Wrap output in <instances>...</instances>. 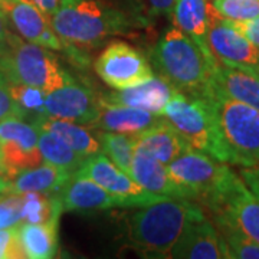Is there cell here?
<instances>
[{"mask_svg":"<svg viewBox=\"0 0 259 259\" xmlns=\"http://www.w3.org/2000/svg\"><path fill=\"white\" fill-rule=\"evenodd\" d=\"M151 64L158 76L189 97H204L210 91L218 59L175 25L158 39L151 51Z\"/></svg>","mask_w":259,"mask_h":259,"instance_id":"6da1fadb","label":"cell"},{"mask_svg":"<svg viewBox=\"0 0 259 259\" xmlns=\"http://www.w3.org/2000/svg\"><path fill=\"white\" fill-rule=\"evenodd\" d=\"M204 218L192 199H163L128 218L130 245L146 258H170L179 236L189 223Z\"/></svg>","mask_w":259,"mask_h":259,"instance_id":"7a4b0ae2","label":"cell"},{"mask_svg":"<svg viewBox=\"0 0 259 259\" xmlns=\"http://www.w3.org/2000/svg\"><path fill=\"white\" fill-rule=\"evenodd\" d=\"M51 22L66 47H95L130 28L121 12L98 0H61Z\"/></svg>","mask_w":259,"mask_h":259,"instance_id":"3957f363","label":"cell"},{"mask_svg":"<svg viewBox=\"0 0 259 259\" xmlns=\"http://www.w3.org/2000/svg\"><path fill=\"white\" fill-rule=\"evenodd\" d=\"M204 97L212 105L229 164L259 167V110L225 95L213 85Z\"/></svg>","mask_w":259,"mask_h":259,"instance_id":"277c9868","label":"cell"},{"mask_svg":"<svg viewBox=\"0 0 259 259\" xmlns=\"http://www.w3.org/2000/svg\"><path fill=\"white\" fill-rule=\"evenodd\" d=\"M160 115L176 130L194 150L229 164V156L206 97H189L177 91Z\"/></svg>","mask_w":259,"mask_h":259,"instance_id":"5b68a950","label":"cell"},{"mask_svg":"<svg viewBox=\"0 0 259 259\" xmlns=\"http://www.w3.org/2000/svg\"><path fill=\"white\" fill-rule=\"evenodd\" d=\"M0 69L9 82L30 85L45 93L72 81L48 48L19 36L13 39L9 51L0 55Z\"/></svg>","mask_w":259,"mask_h":259,"instance_id":"8992f818","label":"cell"},{"mask_svg":"<svg viewBox=\"0 0 259 259\" xmlns=\"http://www.w3.org/2000/svg\"><path fill=\"white\" fill-rule=\"evenodd\" d=\"M168 173L194 202L206 204L236 175L229 164L189 147L168 164Z\"/></svg>","mask_w":259,"mask_h":259,"instance_id":"52a82bcc","label":"cell"},{"mask_svg":"<svg viewBox=\"0 0 259 259\" xmlns=\"http://www.w3.org/2000/svg\"><path fill=\"white\" fill-rule=\"evenodd\" d=\"M218 228H232L259 243V199L243 179L235 175L229 185L204 204Z\"/></svg>","mask_w":259,"mask_h":259,"instance_id":"ba28073f","label":"cell"},{"mask_svg":"<svg viewBox=\"0 0 259 259\" xmlns=\"http://www.w3.org/2000/svg\"><path fill=\"white\" fill-rule=\"evenodd\" d=\"M75 176L88 177L98 183L118 200L120 207H144L166 199L143 189L128 173L122 171L102 153L87 158Z\"/></svg>","mask_w":259,"mask_h":259,"instance_id":"9c48e42d","label":"cell"},{"mask_svg":"<svg viewBox=\"0 0 259 259\" xmlns=\"http://www.w3.org/2000/svg\"><path fill=\"white\" fill-rule=\"evenodd\" d=\"M37 139L39 133L29 121L22 118L0 121V156L5 168V176L0 182L44 163Z\"/></svg>","mask_w":259,"mask_h":259,"instance_id":"30bf717a","label":"cell"},{"mask_svg":"<svg viewBox=\"0 0 259 259\" xmlns=\"http://www.w3.org/2000/svg\"><path fill=\"white\" fill-rule=\"evenodd\" d=\"M94 69L114 90L130 88L154 76L147 59L125 42L110 44L95 61Z\"/></svg>","mask_w":259,"mask_h":259,"instance_id":"8fae6325","label":"cell"},{"mask_svg":"<svg viewBox=\"0 0 259 259\" xmlns=\"http://www.w3.org/2000/svg\"><path fill=\"white\" fill-rule=\"evenodd\" d=\"M100 107V100L85 85L72 79L47 93L42 115L91 125L98 117Z\"/></svg>","mask_w":259,"mask_h":259,"instance_id":"7c38bea8","label":"cell"},{"mask_svg":"<svg viewBox=\"0 0 259 259\" xmlns=\"http://www.w3.org/2000/svg\"><path fill=\"white\" fill-rule=\"evenodd\" d=\"M3 10L22 39L51 51H64L65 44L52 26L51 16L45 15L29 0H0Z\"/></svg>","mask_w":259,"mask_h":259,"instance_id":"4fadbf2b","label":"cell"},{"mask_svg":"<svg viewBox=\"0 0 259 259\" xmlns=\"http://www.w3.org/2000/svg\"><path fill=\"white\" fill-rule=\"evenodd\" d=\"M207 47L218 61L255 69L259 66V48L239 33L216 12L207 30Z\"/></svg>","mask_w":259,"mask_h":259,"instance_id":"5bb4252c","label":"cell"},{"mask_svg":"<svg viewBox=\"0 0 259 259\" xmlns=\"http://www.w3.org/2000/svg\"><path fill=\"white\" fill-rule=\"evenodd\" d=\"M173 259H231L221 231L206 216L189 223L170 252Z\"/></svg>","mask_w":259,"mask_h":259,"instance_id":"9a60e30c","label":"cell"},{"mask_svg":"<svg viewBox=\"0 0 259 259\" xmlns=\"http://www.w3.org/2000/svg\"><path fill=\"white\" fill-rule=\"evenodd\" d=\"M130 176L150 193L166 199H190L189 193L168 173V167L146 151L136 148Z\"/></svg>","mask_w":259,"mask_h":259,"instance_id":"2e32d148","label":"cell"},{"mask_svg":"<svg viewBox=\"0 0 259 259\" xmlns=\"http://www.w3.org/2000/svg\"><path fill=\"white\" fill-rule=\"evenodd\" d=\"M176 93L177 90L173 85H170L161 76L154 75L139 85L124 88V90H117L115 93L105 94L100 98V102L143 108L147 111L160 114L163 111L164 105Z\"/></svg>","mask_w":259,"mask_h":259,"instance_id":"e0dca14e","label":"cell"},{"mask_svg":"<svg viewBox=\"0 0 259 259\" xmlns=\"http://www.w3.org/2000/svg\"><path fill=\"white\" fill-rule=\"evenodd\" d=\"M72 173L59 167L42 163L40 166L20 171L9 180L0 182V194L42 193L58 196L72 179Z\"/></svg>","mask_w":259,"mask_h":259,"instance_id":"ac0fdd59","label":"cell"},{"mask_svg":"<svg viewBox=\"0 0 259 259\" xmlns=\"http://www.w3.org/2000/svg\"><path fill=\"white\" fill-rule=\"evenodd\" d=\"M64 212H97L120 207L118 200L88 177L72 176L58 194Z\"/></svg>","mask_w":259,"mask_h":259,"instance_id":"d6986e66","label":"cell"},{"mask_svg":"<svg viewBox=\"0 0 259 259\" xmlns=\"http://www.w3.org/2000/svg\"><path fill=\"white\" fill-rule=\"evenodd\" d=\"M100 112L90 127L100 131H112L121 134H140L164 120L160 114L143 108L111 105L100 102Z\"/></svg>","mask_w":259,"mask_h":259,"instance_id":"ffe728a7","label":"cell"},{"mask_svg":"<svg viewBox=\"0 0 259 259\" xmlns=\"http://www.w3.org/2000/svg\"><path fill=\"white\" fill-rule=\"evenodd\" d=\"M212 85L233 100L259 110V75L249 68L218 61L213 71Z\"/></svg>","mask_w":259,"mask_h":259,"instance_id":"44dd1931","label":"cell"},{"mask_svg":"<svg viewBox=\"0 0 259 259\" xmlns=\"http://www.w3.org/2000/svg\"><path fill=\"white\" fill-rule=\"evenodd\" d=\"M214 15L212 0H176L171 12L173 25L194 39L206 52H212L207 47V30Z\"/></svg>","mask_w":259,"mask_h":259,"instance_id":"7402d4cb","label":"cell"},{"mask_svg":"<svg viewBox=\"0 0 259 259\" xmlns=\"http://www.w3.org/2000/svg\"><path fill=\"white\" fill-rule=\"evenodd\" d=\"M190 146L186 143V140L166 120L137 134L136 148L151 154L166 166L176 160Z\"/></svg>","mask_w":259,"mask_h":259,"instance_id":"603a6c76","label":"cell"},{"mask_svg":"<svg viewBox=\"0 0 259 259\" xmlns=\"http://www.w3.org/2000/svg\"><path fill=\"white\" fill-rule=\"evenodd\" d=\"M36 130H45L56 134L69 146L79 153L82 157L88 158L90 156L101 153V143L98 137L82 124H76L72 121L52 118L47 115H37L29 121Z\"/></svg>","mask_w":259,"mask_h":259,"instance_id":"cb8c5ba5","label":"cell"},{"mask_svg":"<svg viewBox=\"0 0 259 259\" xmlns=\"http://www.w3.org/2000/svg\"><path fill=\"white\" fill-rule=\"evenodd\" d=\"M18 231L25 258H55L58 253V223L20 222Z\"/></svg>","mask_w":259,"mask_h":259,"instance_id":"d4e9b609","label":"cell"},{"mask_svg":"<svg viewBox=\"0 0 259 259\" xmlns=\"http://www.w3.org/2000/svg\"><path fill=\"white\" fill-rule=\"evenodd\" d=\"M37 146L44 157V163L59 167L75 175L87 158L76 153L74 148L69 147L64 140L59 139L54 133L45 130H37Z\"/></svg>","mask_w":259,"mask_h":259,"instance_id":"484cf974","label":"cell"},{"mask_svg":"<svg viewBox=\"0 0 259 259\" xmlns=\"http://www.w3.org/2000/svg\"><path fill=\"white\" fill-rule=\"evenodd\" d=\"M62 212L64 209L58 196L42 193L22 194V222L58 223Z\"/></svg>","mask_w":259,"mask_h":259,"instance_id":"4316f807","label":"cell"},{"mask_svg":"<svg viewBox=\"0 0 259 259\" xmlns=\"http://www.w3.org/2000/svg\"><path fill=\"white\" fill-rule=\"evenodd\" d=\"M101 153L111 160L122 171H131V163L137 146V134H121L112 131H101L100 134Z\"/></svg>","mask_w":259,"mask_h":259,"instance_id":"83f0119b","label":"cell"},{"mask_svg":"<svg viewBox=\"0 0 259 259\" xmlns=\"http://www.w3.org/2000/svg\"><path fill=\"white\" fill-rule=\"evenodd\" d=\"M10 94L22 111L23 120L30 121L44 114V102L47 93L25 83L10 82Z\"/></svg>","mask_w":259,"mask_h":259,"instance_id":"f1b7e54d","label":"cell"},{"mask_svg":"<svg viewBox=\"0 0 259 259\" xmlns=\"http://www.w3.org/2000/svg\"><path fill=\"white\" fill-rule=\"evenodd\" d=\"M221 18L232 22H243L259 16V0H212Z\"/></svg>","mask_w":259,"mask_h":259,"instance_id":"f546056e","label":"cell"},{"mask_svg":"<svg viewBox=\"0 0 259 259\" xmlns=\"http://www.w3.org/2000/svg\"><path fill=\"white\" fill-rule=\"evenodd\" d=\"M226 241L231 259H259V243L232 228H218Z\"/></svg>","mask_w":259,"mask_h":259,"instance_id":"4dcf8cb0","label":"cell"},{"mask_svg":"<svg viewBox=\"0 0 259 259\" xmlns=\"http://www.w3.org/2000/svg\"><path fill=\"white\" fill-rule=\"evenodd\" d=\"M22 222V196L0 194V229Z\"/></svg>","mask_w":259,"mask_h":259,"instance_id":"1f68e13d","label":"cell"},{"mask_svg":"<svg viewBox=\"0 0 259 259\" xmlns=\"http://www.w3.org/2000/svg\"><path fill=\"white\" fill-rule=\"evenodd\" d=\"M18 225L0 229V259L25 258V252L19 239Z\"/></svg>","mask_w":259,"mask_h":259,"instance_id":"d6a6232c","label":"cell"},{"mask_svg":"<svg viewBox=\"0 0 259 259\" xmlns=\"http://www.w3.org/2000/svg\"><path fill=\"white\" fill-rule=\"evenodd\" d=\"M6 118H22V111L10 94V82L0 69V121Z\"/></svg>","mask_w":259,"mask_h":259,"instance_id":"836d02e7","label":"cell"},{"mask_svg":"<svg viewBox=\"0 0 259 259\" xmlns=\"http://www.w3.org/2000/svg\"><path fill=\"white\" fill-rule=\"evenodd\" d=\"M228 22L248 40H250L255 47L259 48V16L249 19V20H243V22H232V20H228Z\"/></svg>","mask_w":259,"mask_h":259,"instance_id":"e575fe53","label":"cell"},{"mask_svg":"<svg viewBox=\"0 0 259 259\" xmlns=\"http://www.w3.org/2000/svg\"><path fill=\"white\" fill-rule=\"evenodd\" d=\"M176 0H146L147 5V13L151 18H160V16H171V12L175 8Z\"/></svg>","mask_w":259,"mask_h":259,"instance_id":"d590c367","label":"cell"},{"mask_svg":"<svg viewBox=\"0 0 259 259\" xmlns=\"http://www.w3.org/2000/svg\"><path fill=\"white\" fill-rule=\"evenodd\" d=\"M15 37H16V35H13L9 28L8 15L0 9V55H3L5 52L9 51Z\"/></svg>","mask_w":259,"mask_h":259,"instance_id":"8d00e7d4","label":"cell"},{"mask_svg":"<svg viewBox=\"0 0 259 259\" xmlns=\"http://www.w3.org/2000/svg\"><path fill=\"white\" fill-rule=\"evenodd\" d=\"M239 176L259 199V167H242Z\"/></svg>","mask_w":259,"mask_h":259,"instance_id":"74e56055","label":"cell"},{"mask_svg":"<svg viewBox=\"0 0 259 259\" xmlns=\"http://www.w3.org/2000/svg\"><path fill=\"white\" fill-rule=\"evenodd\" d=\"M29 2H32L48 16H52L58 9L59 3H61V0H29Z\"/></svg>","mask_w":259,"mask_h":259,"instance_id":"f35d334b","label":"cell"},{"mask_svg":"<svg viewBox=\"0 0 259 259\" xmlns=\"http://www.w3.org/2000/svg\"><path fill=\"white\" fill-rule=\"evenodd\" d=\"M5 176V168H3V161H2V156H0V180Z\"/></svg>","mask_w":259,"mask_h":259,"instance_id":"ab89813d","label":"cell"},{"mask_svg":"<svg viewBox=\"0 0 259 259\" xmlns=\"http://www.w3.org/2000/svg\"><path fill=\"white\" fill-rule=\"evenodd\" d=\"M252 71H255V72L259 75V66H258V68H255V69H252Z\"/></svg>","mask_w":259,"mask_h":259,"instance_id":"60d3db41","label":"cell"}]
</instances>
